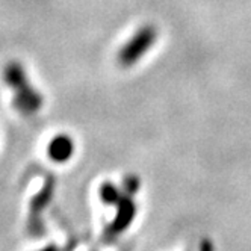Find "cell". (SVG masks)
Segmentation results:
<instances>
[{"mask_svg": "<svg viewBox=\"0 0 251 251\" xmlns=\"http://www.w3.org/2000/svg\"><path fill=\"white\" fill-rule=\"evenodd\" d=\"M50 197H51L50 186H49V189H41V192H40L37 197H35L33 201H32V210H33V212H40V210H43V209L47 206V203H49V200H50Z\"/></svg>", "mask_w": 251, "mask_h": 251, "instance_id": "6", "label": "cell"}, {"mask_svg": "<svg viewBox=\"0 0 251 251\" xmlns=\"http://www.w3.org/2000/svg\"><path fill=\"white\" fill-rule=\"evenodd\" d=\"M156 37H157V33L153 26H146L141 30H138L135 33V37L120 50V55H118L120 64L124 67H129L138 62L142 58V55L154 44Z\"/></svg>", "mask_w": 251, "mask_h": 251, "instance_id": "2", "label": "cell"}, {"mask_svg": "<svg viewBox=\"0 0 251 251\" xmlns=\"http://www.w3.org/2000/svg\"><path fill=\"white\" fill-rule=\"evenodd\" d=\"M5 82L14 89V106L23 114H35L43 106V96L27 82L26 73L19 62H11L3 70Z\"/></svg>", "mask_w": 251, "mask_h": 251, "instance_id": "1", "label": "cell"}, {"mask_svg": "<svg viewBox=\"0 0 251 251\" xmlns=\"http://www.w3.org/2000/svg\"><path fill=\"white\" fill-rule=\"evenodd\" d=\"M139 186H141V182H139V178L135 176L126 177L124 182H123V189L126 194H129V195H133L139 189Z\"/></svg>", "mask_w": 251, "mask_h": 251, "instance_id": "7", "label": "cell"}, {"mask_svg": "<svg viewBox=\"0 0 251 251\" xmlns=\"http://www.w3.org/2000/svg\"><path fill=\"white\" fill-rule=\"evenodd\" d=\"M47 153H49V157L53 160V162L64 164L71 159V156H73L75 142L68 135H58L50 141Z\"/></svg>", "mask_w": 251, "mask_h": 251, "instance_id": "4", "label": "cell"}, {"mask_svg": "<svg viewBox=\"0 0 251 251\" xmlns=\"http://www.w3.org/2000/svg\"><path fill=\"white\" fill-rule=\"evenodd\" d=\"M136 215V204L132 200V195L124 194L121 197V200L117 203V215L115 218L109 223V226L106 227L104 235L107 238H115L124 230H127L132 221L135 220Z\"/></svg>", "mask_w": 251, "mask_h": 251, "instance_id": "3", "label": "cell"}, {"mask_svg": "<svg viewBox=\"0 0 251 251\" xmlns=\"http://www.w3.org/2000/svg\"><path fill=\"white\" fill-rule=\"evenodd\" d=\"M99 194H100V199H101L103 203L112 204V206H117V203L121 200V197H123V194L120 192V189L115 185L109 183V182H106V183H103L100 186Z\"/></svg>", "mask_w": 251, "mask_h": 251, "instance_id": "5", "label": "cell"}]
</instances>
